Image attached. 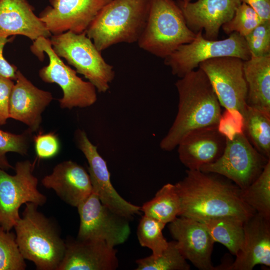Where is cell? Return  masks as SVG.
I'll use <instances>...</instances> for the list:
<instances>
[{
    "instance_id": "cell-29",
    "label": "cell",
    "mask_w": 270,
    "mask_h": 270,
    "mask_svg": "<svg viewBox=\"0 0 270 270\" xmlns=\"http://www.w3.org/2000/svg\"><path fill=\"white\" fill-rule=\"evenodd\" d=\"M166 224L144 215L139 222L137 236L140 244L152 250L154 257L160 256L167 248L168 242L162 234Z\"/></svg>"
},
{
    "instance_id": "cell-1",
    "label": "cell",
    "mask_w": 270,
    "mask_h": 270,
    "mask_svg": "<svg viewBox=\"0 0 270 270\" xmlns=\"http://www.w3.org/2000/svg\"><path fill=\"white\" fill-rule=\"evenodd\" d=\"M175 186L180 200L178 216L199 220L230 216L244 222L256 213L242 200L240 188L220 174L188 170Z\"/></svg>"
},
{
    "instance_id": "cell-23",
    "label": "cell",
    "mask_w": 270,
    "mask_h": 270,
    "mask_svg": "<svg viewBox=\"0 0 270 270\" xmlns=\"http://www.w3.org/2000/svg\"><path fill=\"white\" fill-rule=\"evenodd\" d=\"M247 106L270 115V54L244 60Z\"/></svg>"
},
{
    "instance_id": "cell-26",
    "label": "cell",
    "mask_w": 270,
    "mask_h": 270,
    "mask_svg": "<svg viewBox=\"0 0 270 270\" xmlns=\"http://www.w3.org/2000/svg\"><path fill=\"white\" fill-rule=\"evenodd\" d=\"M180 209V200L175 184H166L160 189L154 198L141 207L144 215L165 224L174 220Z\"/></svg>"
},
{
    "instance_id": "cell-35",
    "label": "cell",
    "mask_w": 270,
    "mask_h": 270,
    "mask_svg": "<svg viewBox=\"0 0 270 270\" xmlns=\"http://www.w3.org/2000/svg\"><path fill=\"white\" fill-rule=\"evenodd\" d=\"M14 84L13 80L0 76V125L6 124L10 118V99Z\"/></svg>"
},
{
    "instance_id": "cell-21",
    "label": "cell",
    "mask_w": 270,
    "mask_h": 270,
    "mask_svg": "<svg viewBox=\"0 0 270 270\" xmlns=\"http://www.w3.org/2000/svg\"><path fill=\"white\" fill-rule=\"evenodd\" d=\"M226 137L218 126L196 130L188 134L177 147L181 162L188 170L200 168L215 162L222 154Z\"/></svg>"
},
{
    "instance_id": "cell-9",
    "label": "cell",
    "mask_w": 270,
    "mask_h": 270,
    "mask_svg": "<svg viewBox=\"0 0 270 270\" xmlns=\"http://www.w3.org/2000/svg\"><path fill=\"white\" fill-rule=\"evenodd\" d=\"M226 137L222 156L215 162L202 166L200 170L220 174L244 189L260 174L270 159L256 150L242 130Z\"/></svg>"
},
{
    "instance_id": "cell-38",
    "label": "cell",
    "mask_w": 270,
    "mask_h": 270,
    "mask_svg": "<svg viewBox=\"0 0 270 270\" xmlns=\"http://www.w3.org/2000/svg\"><path fill=\"white\" fill-rule=\"evenodd\" d=\"M183 4H186V3L190 2L192 0H180Z\"/></svg>"
},
{
    "instance_id": "cell-5",
    "label": "cell",
    "mask_w": 270,
    "mask_h": 270,
    "mask_svg": "<svg viewBox=\"0 0 270 270\" xmlns=\"http://www.w3.org/2000/svg\"><path fill=\"white\" fill-rule=\"evenodd\" d=\"M196 36L188 27L176 2L148 0L145 26L137 42L140 48L164 58Z\"/></svg>"
},
{
    "instance_id": "cell-11",
    "label": "cell",
    "mask_w": 270,
    "mask_h": 270,
    "mask_svg": "<svg viewBox=\"0 0 270 270\" xmlns=\"http://www.w3.org/2000/svg\"><path fill=\"white\" fill-rule=\"evenodd\" d=\"M244 60L222 56L200 62L222 106L236 116L242 117L247 108L248 87L243 71Z\"/></svg>"
},
{
    "instance_id": "cell-27",
    "label": "cell",
    "mask_w": 270,
    "mask_h": 270,
    "mask_svg": "<svg viewBox=\"0 0 270 270\" xmlns=\"http://www.w3.org/2000/svg\"><path fill=\"white\" fill-rule=\"evenodd\" d=\"M240 194L244 202L256 212L270 220V160L252 183L240 189Z\"/></svg>"
},
{
    "instance_id": "cell-15",
    "label": "cell",
    "mask_w": 270,
    "mask_h": 270,
    "mask_svg": "<svg viewBox=\"0 0 270 270\" xmlns=\"http://www.w3.org/2000/svg\"><path fill=\"white\" fill-rule=\"evenodd\" d=\"M168 229L186 260L200 270H214L211 260L214 242L200 221L184 216L170 222Z\"/></svg>"
},
{
    "instance_id": "cell-16",
    "label": "cell",
    "mask_w": 270,
    "mask_h": 270,
    "mask_svg": "<svg viewBox=\"0 0 270 270\" xmlns=\"http://www.w3.org/2000/svg\"><path fill=\"white\" fill-rule=\"evenodd\" d=\"M188 28L195 34L204 32V36L218 39L220 28L230 20L241 4L240 0H197L183 4L176 2Z\"/></svg>"
},
{
    "instance_id": "cell-7",
    "label": "cell",
    "mask_w": 270,
    "mask_h": 270,
    "mask_svg": "<svg viewBox=\"0 0 270 270\" xmlns=\"http://www.w3.org/2000/svg\"><path fill=\"white\" fill-rule=\"evenodd\" d=\"M32 52L42 60L46 53L48 64L38 72L40 79L46 83H55L62 88L63 96L58 100L62 108H84L97 100L96 89L90 82L77 75L76 70L66 65L54 51L50 38L40 37L33 41Z\"/></svg>"
},
{
    "instance_id": "cell-37",
    "label": "cell",
    "mask_w": 270,
    "mask_h": 270,
    "mask_svg": "<svg viewBox=\"0 0 270 270\" xmlns=\"http://www.w3.org/2000/svg\"><path fill=\"white\" fill-rule=\"evenodd\" d=\"M252 7L262 20H270V0H240Z\"/></svg>"
},
{
    "instance_id": "cell-22",
    "label": "cell",
    "mask_w": 270,
    "mask_h": 270,
    "mask_svg": "<svg viewBox=\"0 0 270 270\" xmlns=\"http://www.w3.org/2000/svg\"><path fill=\"white\" fill-rule=\"evenodd\" d=\"M20 35L32 42L52 34L27 0H0V36Z\"/></svg>"
},
{
    "instance_id": "cell-3",
    "label": "cell",
    "mask_w": 270,
    "mask_h": 270,
    "mask_svg": "<svg viewBox=\"0 0 270 270\" xmlns=\"http://www.w3.org/2000/svg\"><path fill=\"white\" fill-rule=\"evenodd\" d=\"M25 204L22 216L14 227L20 251L36 270H58L64 254L66 242L54 222L38 210V205Z\"/></svg>"
},
{
    "instance_id": "cell-20",
    "label": "cell",
    "mask_w": 270,
    "mask_h": 270,
    "mask_svg": "<svg viewBox=\"0 0 270 270\" xmlns=\"http://www.w3.org/2000/svg\"><path fill=\"white\" fill-rule=\"evenodd\" d=\"M242 248L228 270H252L258 264L270 266V220L256 212L244 222Z\"/></svg>"
},
{
    "instance_id": "cell-12",
    "label": "cell",
    "mask_w": 270,
    "mask_h": 270,
    "mask_svg": "<svg viewBox=\"0 0 270 270\" xmlns=\"http://www.w3.org/2000/svg\"><path fill=\"white\" fill-rule=\"evenodd\" d=\"M76 208L80 218L77 239L102 240L115 247L128 238L130 220L102 204L94 192Z\"/></svg>"
},
{
    "instance_id": "cell-30",
    "label": "cell",
    "mask_w": 270,
    "mask_h": 270,
    "mask_svg": "<svg viewBox=\"0 0 270 270\" xmlns=\"http://www.w3.org/2000/svg\"><path fill=\"white\" fill-rule=\"evenodd\" d=\"M26 268L16 234L0 226V270H24Z\"/></svg>"
},
{
    "instance_id": "cell-34",
    "label": "cell",
    "mask_w": 270,
    "mask_h": 270,
    "mask_svg": "<svg viewBox=\"0 0 270 270\" xmlns=\"http://www.w3.org/2000/svg\"><path fill=\"white\" fill-rule=\"evenodd\" d=\"M35 150L40 158H49L56 155L60 150V142L54 133L40 134L34 136Z\"/></svg>"
},
{
    "instance_id": "cell-4",
    "label": "cell",
    "mask_w": 270,
    "mask_h": 270,
    "mask_svg": "<svg viewBox=\"0 0 270 270\" xmlns=\"http://www.w3.org/2000/svg\"><path fill=\"white\" fill-rule=\"evenodd\" d=\"M148 0H112L86 31L100 52L121 42H138L145 26Z\"/></svg>"
},
{
    "instance_id": "cell-8",
    "label": "cell",
    "mask_w": 270,
    "mask_h": 270,
    "mask_svg": "<svg viewBox=\"0 0 270 270\" xmlns=\"http://www.w3.org/2000/svg\"><path fill=\"white\" fill-rule=\"evenodd\" d=\"M222 56H234L243 60L251 57L244 38L236 32L222 40L205 38L202 31L196 34L191 42L180 46L164 58L172 74L182 78L198 68L199 64L206 60Z\"/></svg>"
},
{
    "instance_id": "cell-6",
    "label": "cell",
    "mask_w": 270,
    "mask_h": 270,
    "mask_svg": "<svg viewBox=\"0 0 270 270\" xmlns=\"http://www.w3.org/2000/svg\"><path fill=\"white\" fill-rule=\"evenodd\" d=\"M52 47L60 58L73 66L77 73L83 75L100 92H106L114 80V66L106 62L101 52L86 32L68 31L52 35Z\"/></svg>"
},
{
    "instance_id": "cell-18",
    "label": "cell",
    "mask_w": 270,
    "mask_h": 270,
    "mask_svg": "<svg viewBox=\"0 0 270 270\" xmlns=\"http://www.w3.org/2000/svg\"><path fill=\"white\" fill-rule=\"evenodd\" d=\"M116 253L104 241L68 240L58 270H114L118 266Z\"/></svg>"
},
{
    "instance_id": "cell-33",
    "label": "cell",
    "mask_w": 270,
    "mask_h": 270,
    "mask_svg": "<svg viewBox=\"0 0 270 270\" xmlns=\"http://www.w3.org/2000/svg\"><path fill=\"white\" fill-rule=\"evenodd\" d=\"M244 38L251 56L262 57L270 54V20L262 22Z\"/></svg>"
},
{
    "instance_id": "cell-2",
    "label": "cell",
    "mask_w": 270,
    "mask_h": 270,
    "mask_svg": "<svg viewBox=\"0 0 270 270\" xmlns=\"http://www.w3.org/2000/svg\"><path fill=\"white\" fill-rule=\"evenodd\" d=\"M178 110L172 124L160 144L170 152L189 134L218 126L222 117L221 105L204 72L200 68L180 78L176 84Z\"/></svg>"
},
{
    "instance_id": "cell-19",
    "label": "cell",
    "mask_w": 270,
    "mask_h": 270,
    "mask_svg": "<svg viewBox=\"0 0 270 270\" xmlns=\"http://www.w3.org/2000/svg\"><path fill=\"white\" fill-rule=\"evenodd\" d=\"M41 182L46 188L54 190L64 202L76 208L93 192L88 172L70 160L57 164Z\"/></svg>"
},
{
    "instance_id": "cell-28",
    "label": "cell",
    "mask_w": 270,
    "mask_h": 270,
    "mask_svg": "<svg viewBox=\"0 0 270 270\" xmlns=\"http://www.w3.org/2000/svg\"><path fill=\"white\" fill-rule=\"evenodd\" d=\"M136 270H189L190 266L180 253L176 240L169 242L158 256L152 254L136 261Z\"/></svg>"
},
{
    "instance_id": "cell-32",
    "label": "cell",
    "mask_w": 270,
    "mask_h": 270,
    "mask_svg": "<svg viewBox=\"0 0 270 270\" xmlns=\"http://www.w3.org/2000/svg\"><path fill=\"white\" fill-rule=\"evenodd\" d=\"M32 132L28 129L20 134H14L0 130V168L7 170L12 168L6 158L9 152L22 156L28 153Z\"/></svg>"
},
{
    "instance_id": "cell-17",
    "label": "cell",
    "mask_w": 270,
    "mask_h": 270,
    "mask_svg": "<svg viewBox=\"0 0 270 270\" xmlns=\"http://www.w3.org/2000/svg\"><path fill=\"white\" fill-rule=\"evenodd\" d=\"M15 80L10 99V118L24 123L32 132H36L42 113L53 100L52 94L37 88L20 70Z\"/></svg>"
},
{
    "instance_id": "cell-10",
    "label": "cell",
    "mask_w": 270,
    "mask_h": 270,
    "mask_svg": "<svg viewBox=\"0 0 270 270\" xmlns=\"http://www.w3.org/2000/svg\"><path fill=\"white\" fill-rule=\"evenodd\" d=\"M34 167L28 160L18 162L14 175L0 168V226L5 230L10 231L20 218L22 204L32 202L42 206L46 202V196L38 188Z\"/></svg>"
},
{
    "instance_id": "cell-24",
    "label": "cell",
    "mask_w": 270,
    "mask_h": 270,
    "mask_svg": "<svg viewBox=\"0 0 270 270\" xmlns=\"http://www.w3.org/2000/svg\"><path fill=\"white\" fill-rule=\"evenodd\" d=\"M198 221L204 226L214 242L222 244L232 254L236 256L242 248L244 242L242 220L228 216Z\"/></svg>"
},
{
    "instance_id": "cell-14",
    "label": "cell",
    "mask_w": 270,
    "mask_h": 270,
    "mask_svg": "<svg viewBox=\"0 0 270 270\" xmlns=\"http://www.w3.org/2000/svg\"><path fill=\"white\" fill-rule=\"evenodd\" d=\"M112 0H49L39 18L52 34L86 32L100 10Z\"/></svg>"
},
{
    "instance_id": "cell-25",
    "label": "cell",
    "mask_w": 270,
    "mask_h": 270,
    "mask_svg": "<svg viewBox=\"0 0 270 270\" xmlns=\"http://www.w3.org/2000/svg\"><path fill=\"white\" fill-rule=\"evenodd\" d=\"M242 130L256 150L270 159V115L247 106Z\"/></svg>"
},
{
    "instance_id": "cell-13",
    "label": "cell",
    "mask_w": 270,
    "mask_h": 270,
    "mask_svg": "<svg viewBox=\"0 0 270 270\" xmlns=\"http://www.w3.org/2000/svg\"><path fill=\"white\" fill-rule=\"evenodd\" d=\"M75 135L78 147L88 164V173L93 192L98 195L102 204L130 220L139 214L141 207L122 198L112 185L106 162L98 153L97 146L90 140L86 132L78 129Z\"/></svg>"
},
{
    "instance_id": "cell-31",
    "label": "cell",
    "mask_w": 270,
    "mask_h": 270,
    "mask_svg": "<svg viewBox=\"0 0 270 270\" xmlns=\"http://www.w3.org/2000/svg\"><path fill=\"white\" fill-rule=\"evenodd\" d=\"M263 21L252 7L244 2H242L232 18L224 24L222 28L228 35L236 32L244 37Z\"/></svg>"
},
{
    "instance_id": "cell-36",
    "label": "cell",
    "mask_w": 270,
    "mask_h": 270,
    "mask_svg": "<svg viewBox=\"0 0 270 270\" xmlns=\"http://www.w3.org/2000/svg\"><path fill=\"white\" fill-rule=\"evenodd\" d=\"M10 40V38L0 36V76L15 80L17 68L8 62L3 56L4 46Z\"/></svg>"
}]
</instances>
